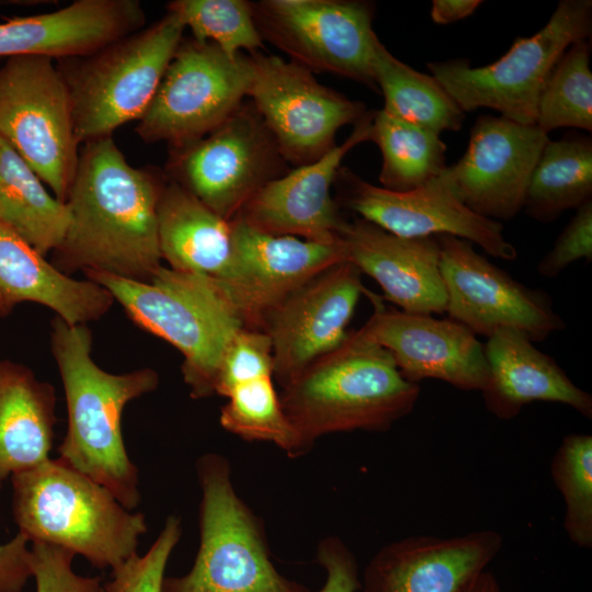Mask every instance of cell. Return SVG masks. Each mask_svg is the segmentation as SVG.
<instances>
[{
	"instance_id": "cell-30",
	"label": "cell",
	"mask_w": 592,
	"mask_h": 592,
	"mask_svg": "<svg viewBox=\"0 0 592 592\" xmlns=\"http://www.w3.org/2000/svg\"><path fill=\"white\" fill-rule=\"evenodd\" d=\"M373 70L388 114L441 134L459 130L465 113L430 75L421 73L394 57L377 38Z\"/></svg>"
},
{
	"instance_id": "cell-39",
	"label": "cell",
	"mask_w": 592,
	"mask_h": 592,
	"mask_svg": "<svg viewBox=\"0 0 592 592\" xmlns=\"http://www.w3.org/2000/svg\"><path fill=\"white\" fill-rule=\"evenodd\" d=\"M576 210L553 248L539 261L540 275L554 278L576 261L592 260V200Z\"/></svg>"
},
{
	"instance_id": "cell-34",
	"label": "cell",
	"mask_w": 592,
	"mask_h": 592,
	"mask_svg": "<svg viewBox=\"0 0 592 592\" xmlns=\"http://www.w3.org/2000/svg\"><path fill=\"white\" fill-rule=\"evenodd\" d=\"M189 27L193 38L216 45L230 58L264 48L252 3L244 0H174L167 4Z\"/></svg>"
},
{
	"instance_id": "cell-23",
	"label": "cell",
	"mask_w": 592,
	"mask_h": 592,
	"mask_svg": "<svg viewBox=\"0 0 592 592\" xmlns=\"http://www.w3.org/2000/svg\"><path fill=\"white\" fill-rule=\"evenodd\" d=\"M341 238L348 261L369 275L384 298L409 314H442L446 291L436 236L405 238L358 217L346 224Z\"/></svg>"
},
{
	"instance_id": "cell-10",
	"label": "cell",
	"mask_w": 592,
	"mask_h": 592,
	"mask_svg": "<svg viewBox=\"0 0 592 592\" xmlns=\"http://www.w3.org/2000/svg\"><path fill=\"white\" fill-rule=\"evenodd\" d=\"M252 76L250 55L230 58L212 43L182 39L135 130L171 149L191 145L242 104Z\"/></svg>"
},
{
	"instance_id": "cell-5",
	"label": "cell",
	"mask_w": 592,
	"mask_h": 592,
	"mask_svg": "<svg viewBox=\"0 0 592 592\" xmlns=\"http://www.w3.org/2000/svg\"><path fill=\"white\" fill-rule=\"evenodd\" d=\"M83 273L107 289L138 327L182 353L181 371L192 398L215 395L223 356L246 329L217 278L162 265L149 283L94 270Z\"/></svg>"
},
{
	"instance_id": "cell-43",
	"label": "cell",
	"mask_w": 592,
	"mask_h": 592,
	"mask_svg": "<svg viewBox=\"0 0 592 592\" xmlns=\"http://www.w3.org/2000/svg\"><path fill=\"white\" fill-rule=\"evenodd\" d=\"M465 592H502L496 577L483 571Z\"/></svg>"
},
{
	"instance_id": "cell-16",
	"label": "cell",
	"mask_w": 592,
	"mask_h": 592,
	"mask_svg": "<svg viewBox=\"0 0 592 592\" xmlns=\"http://www.w3.org/2000/svg\"><path fill=\"white\" fill-rule=\"evenodd\" d=\"M548 140L536 125L481 115L463 157L440 177L474 213L508 220L523 208L531 174Z\"/></svg>"
},
{
	"instance_id": "cell-18",
	"label": "cell",
	"mask_w": 592,
	"mask_h": 592,
	"mask_svg": "<svg viewBox=\"0 0 592 592\" xmlns=\"http://www.w3.org/2000/svg\"><path fill=\"white\" fill-rule=\"evenodd\" d=\"M361 271L350 261L329 266L287 296L265 317L273 349V377L281 387L337 349L362 295Z\"/></svg>"
},
{
	"instance_id": "cell-17",
	"label": "cell",
	"mask_w": 592,
	"mask_h": 592,
	"mask_svg": "<svg viewBox=\"0 0 592 592\" xmlns=\"http://www.w3.org/2000/svg\"><path fill=\"white\" fill-rule=\"evenodd\" d=\"M334 182L345 207L390 234L405 238L448 235L476 243L494 258H516L502 225L466 207L441 177L399 192L373 185L340 168Z\"/></svg>"
},
{
	"instance_id": "cell-12",
	"label": "cell",
	"mask_w": 592,
	"mask_h": 592,
	"mask_svg": "<svg viewBox=\"0 0 592 592\" xmlns=\"http://www.w3.org/2000/svg\"><path fill=\"white\" fill-rule=\"evenodd\" d=\"M277 145L252 104H241L197 141L172 149L170 172L208 208L232 220L267 182L283 175Z\"/></svg>"
},
{
	"instance_id": "cell-14",
	"label": "cell",
	"mask_w": 592,
	"mask_h": 592,
	"mask_svg": "<svg viewBox=\"0 0 592 592\" xmlns=\"http://www.w3.org/2000/svg\"><path fill=\"white\" fill-rule=\"evenodd\" d=\"M436 238L449 319L474 334L489 338L510 329L532 342L565 329L546 293L514 280L477 253L471 242L448 235Z\"/></svg>"
},
{
	"instance_id": "cell-29",
	"label": "cell",
	"mask_w": 592,
	"mask_h": 592,
	"mask_svg": "<svg viewBox=\"0 0 592 592\" xmlns=\"http://www.w3.org/2000/svg\"><path fill=\"white\" fill-rule=\"evenodd\" d=\"M592 140L567 135L545 145L531 174L523 208L533 219L549 223L592 200Z\"/></svg>"
},
{
	"instance_id": "cell-9",
	"label": "cell",
	"mask_w": 592,
	"mask_h": 592,
	"mask_svg": "<svg viewBox=\"0 0 592 592\" xmlns=\"http://www.w3.org/2000/svg\"><path fill=\"white\" fill-rule=\"evenodd\" d=\"M0 137L65 203L80 145L69 89L56 60L15 56L0 64Z\"/></svg>"
},
{
	"instance_id": "cell-15",
	"label": "cell",
	"mask_w": 592,
	"mask_h": 592,
	"mask_svg": "<svg viewBox=\"0 0 592 592\" xmlns=\"http://www.w3.org/2000/svg\"><path fill=\"white\" fill-rule=\"evenodd\" d=\"M231 270L218 280L246 329L262 330L265 317L312 277L348 261L343 240L321 243L260 231L239 217L231 220Z\"/></svg>"
},
{
	"instance_id": "cell-33",
	"label": "cell",
	"mask_w": 592,
	"mask_h": 592,
	"mask_svg": "<svg viewBox=\"0 0 592 592\" xmlns=\"http://www.w3.org/2000/svg\"><path fill=\"white\" fill-rule=\"evenodd\" d=\"M590 48L588 39L573 43L550 72L535 124L544 133L561 127L592 130Z\"/></svg>"
},
{
	"instance_id": "cell-13",
	"label": "cell",
	"mask_w": 592,
	"mask_h": 592,
	"mask_svg": "<svg viewBox=\"0 0 592 592\" xmlns=\"http://www.w3.org/2000/svg\"><path fill=\"white\" fill-rule=\"evenodd\" d=\"M252 106L285 160L296 167L315 162L335 145L338 130L355 125L365 105L321 84L309 69L276 55H250Z\"/></svg>"
},
{
	"instance_id": "cell-40",
	"label": "cell",
	"mask_w": 592,
	"mask_h": 592,
	"mask_svg": "<svg viewBox=\"0 0 592 592\" xmlns=\"http://www.w3.org/2000/svg\"><path fill=\"white\" fill-rule=\"evenodd\" d=\"M317 559L327 572L323 587L318 592H357L362 584L356 558L349 547L335 536L318 545Z\"/></svg>"
},
{
	"instance_id": "cell-32",
	"label": "cell",
	"mask_w": 592,
	"mask_h": 592,
	"mask_svg": "<svg viewBox=\"0 0 592 592\" xmlns=\"http://www.w3.org/2000/svg\"><path fill=\"white\" fill-rule=\"evenodd\" d=\"M220 410L221 426L244 440L271 442L297 457L309 448L286 415L273 376L235 387Z\"/></svg>"
},
{
	"instance_id": "cell-11",
	"label": "cell",
	"mask_w": 592,
	"mask_h": 592,
	"mask_svg": "<svg viewBox=\"0 0 592 592\" xmlns=\"http://www.w3.org/2000/svg\"><path fill=\"white\" fill-rule=\"evenodd\" d=\"M255 25L289 60L316 72L373 89L377 35L374 5L358 0H263L252 3Z\"/></svg>"
},
{
	"instance_id": "cell-20",
	"label": "cell",
	"mask_w": 592,
	"mask_h": 592,
	"mask_svg": "<svg viewBox=\"0 0 592 592\" xmlns=\"http://www.w3.org/2000/svg\"><path fill=\"white\" fill-rule=\"evenodd\" d=\"M374 112H367L350 136L315 162L267 182L236 217L253 228L275 236L331 243L342 240L348 221L331 196L341 161L355 146L371 140Z\"/></svg>"
},
{
	"instance_id": "cell-35",
	"label": "cell",
	"mask_w": 592,
	"mask_h": 592,
	"mask_svg": "<svg viewBox=\"0 0 592 592\" xmlns=\"http://www.w3.org/2000/svg\"><path fill=\"white\" fill-rule=\"evenodd\" d=\"M553 482L565 501L563 528L578 547H592V436L562 437L550 462Z\"/></svg>"
},
{
	"instance_id": "cell-42",
	"label": "cell",
	"mask_w": 592,
	"mask_h": 592,
	"mask_svg": "<svg viewBox=\"0 0 592 592\" xmlns=\"http://www.w3.org/2000/svg\"><path fill=\"white\" fill-rule=\"evenodd\" d=\"M482 3L480 0H433L430 16L440 25L470 16Z\"/></svg>"
},
{
	"instance_id": "cell-8",
	"label": "cell",
	"mask_w": 592,
	"mask_h": 592,
	"mask_svg": "<svg viewBox=\"0 0 592 592\" xmlns=\"http://www.w3.org/2000/svg\"><path fill=\"white\" fill-rule=\"evenodd\" d=\"M592 33V1L562 0L536 34L516 38L494 62L466 59L428 64L431 76L465 112L488 107L523 125H535L538 102L555 65L573 43Z\"/></svg>"
},
{
	"instance_id": "cell-24",
	"label": "cell",
	"mask_w": 592,
	"mask_h": 592,
	"mask_svg": "<svg viewBox=\"0 0 592 592\" xmlns=\"http://www.w3.org/2000/svg\"><path fill=\"white\" fill-rule=\"evenodd\" d=\"M533 343L510 329L488 338L483 344L488 379L480 391L486 409L500 420H511L524 406L546 401L568 406L591 419L592 396Z\"/></svg>"
},
{
	"instance_id": "cell-2",
	"label": "cell",
	"mask_w": 592,
	"mask_h": 592,
	"mask_svg": "<svg viewBox=\"0 0 592 592\" xmlns=\"http://www.w3.org/2000/svg\"><path fill=\"white\" fill-rule=\"evenodd\" d=\"M52 352L62 380L68 428L58 447L59 459L105 487L127 510L140 502L139 476L122 434L125 406L153 391L159 376L152 368L112 374L91 356L87 325L52 321Z\"/></svg>"
},
{
	"instance_id": "cell-21",
	"label": "cell",
	"mask_w": 592,
	"mask_h": 592,
	"mask_svg": "<svg viewBox=\"0 0 592 592\" xmlns=\"http://www.w3.org/2000/svg\"><path fill=\"white\" fill-rule=\"evenodd\" d=\"M480 530L451 537L412 535L380 548L364 569L362 592H465L502 549Z\"/></svg>"
},
{
	"instance_id": "cell-7",
	"label": "cell",
	"mask_w": 592,
	"mask_h": 592,
	"mask_svg": "<svg viewBox=\"0 0 592 592\" xmlns=\"http://www.w3.org/2000/svg\"><path fill=\"white\" fill-rule=\"evenodd\" d=\"M202 490L200 547L191 570L163 580V592H309L274 567L260 520L238 497L227 459L196 463Z\"/></svg>"
},
{
	"instance_id": "cell-44",
	"label": "cell",
	"mask_w": 592,
	"mask_h": 592,
	"mask_svg": "<svg viewBox=\"0 0 592 592\" xmlns=\"http://www.w3.org/2000/svg\"><path fill=\"white\" fill-rule=\"evenodd\" d=\"M104 592V591H103Z\"/></svg>"
},
{
	"instance_id": "cell-37",
	"label": "cell",
	"mask_w": 592,
	"mask_h": 592,
	"mask_svg": "<svg viewBox=\"0 0 592 592\" xmlns=\"http://www.w3.org/2000/svg\"><path fill=\"white\" fill-rule=\"evenodd\" d=\"M264 376H273L271 339L263 330L242 329L223 356L215 394L227 397L235 387Z\"/></svg>"
},
{
	"instance_id": "cell-1",
	"label": "cell",
	"mask_w": 592,
	"mask_h": 592,
	"mask_svg": "<svg viewBox=\"0 0 592 592\" xmlns=\"http://www.w3.org/2000/svg\"><path fill=\"white\" fill-rule=\"evenodd\" d=\"M163 184L128 163L112 136L83 144L66 198L69 225L52 264L149 283L161 266L158 203Z\"/></svg>"
},
{
	"instance_id": "cell-28",
	"label": "cell",
	"mask_w": 592,
	"mask_h": 592,
	"mask_svg": "<svg viewBox=\"0 0 592 592\" xmlns=\"http://www.w3.org/2000/svg\"><path fill=\"white\" fill-rule=\"evenodd\" d=\"M70 220L60 202L26 161L0 137V225L42 255L62 241Z\"/></svg>"
},
{
	"instance_id": "cell-3",
	"label": "cell",
	"mask_w": 592,
	"mask_h": 592,
	"mask_svg": "<svg viewBox=\"0 0 592 592\" xmlns=\"http://www.w3.org/2000/svg\"><path fill=\"white\" fill-rule=\"evenodd\" d=\"M419 384L358 330L282 387V407L306 446L335 432L387 431L412 412Z\"/></svg>"
},
{
	"instance_id": "cell-4",
	"label": "cell",
	"mask_w": 592,
	"mask_h": 592,
	"mask_svg": "<svg viewBox=\"0 0 592 592\" xmlns=\"http://www.w3.org/2000/svg\"><path fill=\"white\" fill-rule=\"evenodd\" d=\"M11 481L13 517L30 542L65 548L99 569L137 554L145 515L61 459L49 458Z\"/></svg>"
},
{
	"instance_id": "cell-27",
	"label": "cell",
	"mask_w": 592,
	"mask_h": 592,
	"mask_svg": "<svg viewBox=\"0 0 592 592\" xmlns=\"http://www.w3.org/2000/svg\"><path fill=\"white\" fill-rule=\"evenodd\" d=\"M55 390L23 364L0 361V488L15 474L49 459Z\"/></svg>"
},
{
	"instance_id": "cell-41",
	"label": "cell",
	"mask_w": 592,
	"mask_h": 592,
	"mask_svg": "<svg viewBox=\"0 0 592 592\" xmlns=\"http://www.w3.org/2000/svg\"><path fill=\"white\" fill-rule=\"evenodd\" d=\"M29 543L19 532L8 543L0 544V592H21L32 577Z\"/></svg>"
},
{
	"instance_id": "cell-6",
	"label": "cell",
	"mask_w": 592,
	"mask_h": 592,
	"mask_svg": "<svg viewBox=\"0 0 592 592\" xmlns=\"http://www.w3.org/2000/svg\"><path fill=\"white\" fill-rule=\"evenodd\" d=\"M184 30L181 19L167 10L155 23L91 55L58 60L71 98L79 145L110 137L141 117Z\"/></svg>"
},
{
	"instance_id": "cell-25",
	"label": "cell",
	"mask_w": 592,
	"mask_h": 592,
	"mask_svg": "<svg viewBox=\"0 0 592 592\" xmlns=\"http://www.w3.org/2000/svg\"><path fill=\"white\" fill-rule=\"evenodd\" d=\"M54 310L70 325H87L104 316L114 298L90 280H75L57 270L11 229L0 225V317L22 303Z\"/></svg>"
},
{
	"instance_id": "cell-26",
	"label": "cell",
	"mask_w": 592,
	"mask_h": 592,
	"mask_svg": "<svg viewBox=\"0 0 592 592\" xmlns=\"http://www.w3.org/2000/svg\"><path fill=\"white\" fill-rule=\"evenodd\" d=\"M161 258L177 271L226 280L234 255L231 220L208 208L175 181L158 203Z\"/></svg>"
},
{
	"instance_id": "cell-31",
	"label": "cell",
	"mask_w": 592,
	"mask_h": 592,
	"mask_svg": "<svg viewBox=\"0 0 592 592\" xmlns=\"http://www.w3.org/2000/svg\"><path fill=\"white\" fill-rule=\"evenodd\" d=\"M371 141L382 152L379 182L384 189L414 190L440 177L446 168V145L440 134L384 110L374 112Z\"/></svg>"
},
{
	"instance_id": "cell-22",
	"label": "cell",
	"mask_w": 592,
	"mask_h": 592,
	"mask_svg": "<svg viewBox=\"0 0 592 592\" xmlns=\"http://www.w3.org/2000/svg\"><path fill=\"white\" fill-rule=\"evenodd\" d=\"M145 25L146 13L137 0H76L52 12L0 22V60L80 58Z\"/></svg>"
},
{
	"instance_id": "cell-19",
	"label": "cell",
	"mask_w": 592,
	"mask_h": 592,
	"mask_svg": "<svg viewBox=\"0 0 592 592\" xmlns=\"http://www.w3.org/2000/svg\"><path fill=\"white\" fill-rule=\"evenodd\" d=\"M374 311L360 328L383 346L411 383L433 378L464 390L481 391L488 379L483 344L469 329L452 319L387 309L367 291Z\"/></svg>"
},
{
	"instance_id": "cell-38",
	"label": "cell",
	"mask_w": 592,
	"mask_h": 592,
	"mask_svg": "<svg viewBox=\"0 0 592 592\" xmlns=\"http://www.w3.org/2000/svg\"><path fill=\"white\" fill-rule=\"evenodd\" d=\"M75 554L50 544L32 543L31 569L36 592H103L99 577L72 570Z\"/></svg>"
},
{
	"instance_id": "cell-36",
	"label": "cell",
	"mask_w": 592,
	"mask_h": 592,
	"mask_svg": "<svg viewBox=\"0 0 592 592\" xmlns=\"http://www.w3.org/2000/svg\"><path fill=\"white\" fill-rule=\"evenodd\" d=\"M182 534L181 520L169 515L158 537L144 556L135 554L112 569L104 592H163L164 570Z\"/></svg>"
}]
</instances>
